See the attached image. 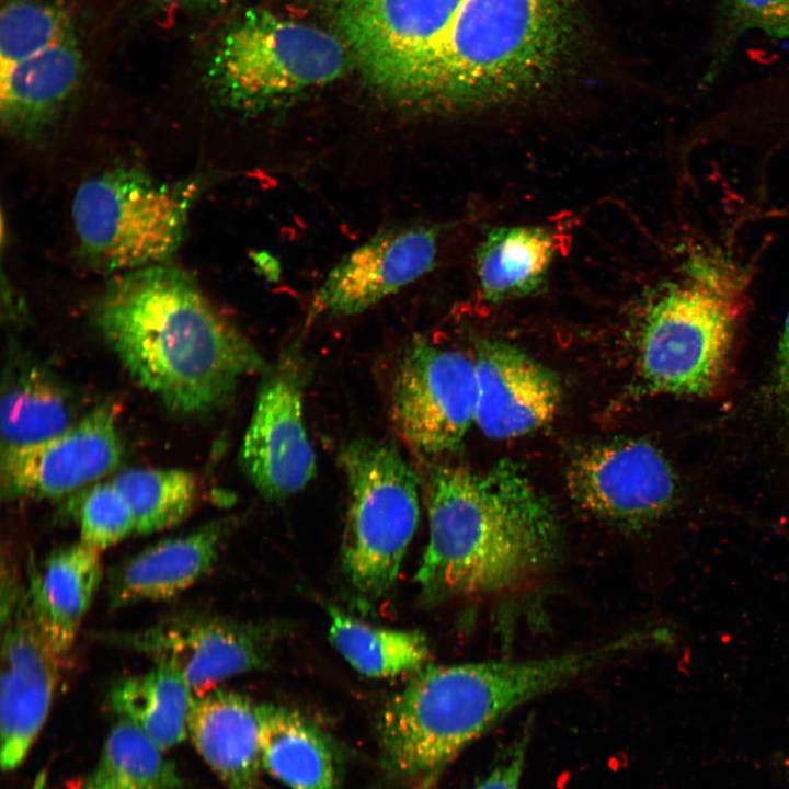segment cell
<instances>
[{"label":"cell","instance_id":"obj_16","mask_svg":"<svg viewBox=\"0 0 789 789\" xmlns=\"http://www.w3.org/2000/svg\"><path fill=\"white\" fill-rule=\"evenodd\" d=\"M436 253L437 232L430 226L379 233L333 267L311 310L333 316L363 312L427 273Z\"/></svg>","mask_w":789,"mask_h":789},{"label":"cell","instance_id":"obj_12","mask_svg":"<svg viewBox=\"0 0 789 789\" xmlns=\"http://www.w3.org/2000/svg\"><path fill=\"white\" fill-rule=\"evenodd\" d=\"M270 631L218 616L183 613L139 630L106 632L102 640L176 672L199 695L262 667L271 648Z\"/></svg>","mask_w":789,"mask_h":789},{"label":"cell","instance_id":"obj_4","mask_svg":"<svg viewBox=\"0 0 789 789\" xmlns=\"http://www.w3.org/2000/svg\"><path fill=\"white\" fill-rule=\"evenodd\" d=\"M611 641L559 655L426 665L388 704L381 763L408 789H436L448 766L515 709L617 659Z\"/></svg>","mask_w":789,"mask_h":789},{"label":"cell","instance_id":"obj_10","mask_svg":"<svg viewBox=\"0 0 789 789\" xmlns=\"http://www.w3.org/2000/svg\"><path fill=\"white\" fill-rule=\"evenodd\" d=\"M474 362L418 338L405 348L391 393L392 424L423 456L455 451L476 420Z\"/></svg>","mask_w":789,"mask_h":789},{"label":"cell","instance_id":"obj_3","mask_svg":"<svg viewBox=\"0 0 789 789\" xmlns=\"http://www.w3.org/2000/svg\"><path fill=\"white\" fill-rule=\"evenodd\" d=\"M426 500L428 541L415 582L427 602L516 590L560 552L553 508L508 459L483 472L432 467Z\"/></svg>","mask_w":789,"mask_h":789},{"label":"cell","instance_id":"obj_11","mask_svg":"<svg viewBox=\"0 0 789 789\" xmlns=\"http://www.w3.org/2000/svg\"><path fill=\"white\" fill-rule=\"evenodd\" d=\"M565 484L578 506L631 530L651 527L681 500L678 479L664 455L640 438L583 450L569 465Z\"/></svg>","mask_w":789,"mask_h":789},{"label":"cell","instance_id":"obj_31","mask_svg":"<svg viewBox=\"0 0 789 789\" xmlns=\"http://www.w3.org/2000/svg\"><path fill=\"white\" fill-rule=\"evenodd\" d=\"M774 386L779 396H789V312L779 343Z\"/></svg>","mask_w":789,"mask_h":789},{"label":"cell","instance_id":"obj_15","mask_svg":"<svg viewBox=\"0 0 789 789\" xmlns=\"http://www.w3.org/2000/svg\"><path fill=\"white\" fill-rule=\"evenodd\" d=\"M240 462L258 491L285 499L316 474V455L302 416L301 377L289 361L263 375Z\"/></svg>","mask_w":789,"mask_h":789},{"label":"cell","instance_id":"obj_30","mask_svg":"<svg viewBox=\"0 0 789 789\" xmlns=\"http://www.w3.org/2000/svg\"><path fill=\"white\" fill-rule=\"evenodd\" d=\"M736 21L777 38L789 37V0H731Z\"/></svg>","mask_w":789,"mask_h":789},{"label":"cell","instance_id":"obj_13","mask_svg":"<svg viewBox=\"0 0 789 789\" xmlns=\"http://www.w3.org/2000/svg\"><path fill=\"white\" fill-rule=\"evenodd\" d=\"M1 625L0 763L13 770L44 725L64 659L41 634L12 578L2 588Z\"/></svg>","mask_w":789,"mask_h":789},{"label":"cell","instance_id":"obj_24","mask_svg":"<svg viewBox=\"0 0 789 789\" xmlns=\"http://www.w3.org/2000/svg\"><path fill=\"white\" fill-rule=\"evenodd\" d=\"M552 232L536 227H511L491 232L476 256L484 298L500 301L526 295L544 279L557 250Z\"/></svg>","mask_w":789,"mask_h":789},{"label":"cell","instance_id":"obj_2","mask_svg":"<svg viewBox=\"0 0 789 789\" xmlns=\"http://www.w3.org/2000/svg\"><path fill=\"white\" fill-rule=\"evenodd\" d=\"M95 319L129 375L176 413L219 410L243 377L270 370L245 335L175 267L125 272L105 290Z\"/></svg>","mask_w":789,"mask_h":789},{"label":"cell","instance_id":"obj_14","mask_svg":"<svg viewBox=\"0 0 789 789\" xmlns=\"http://www.w3.org/2000/svg\"><path fill=\"white\" fill-rule=\"evenodd\" d=\"M122 456L116 411L100 405L53 439L1 450V496L7 501L65 496L113 472Z\"/></svg>","mask_w":789,"mask_h":789},{"label":"cell","instance_id":"obj_7","mask_svg":"<svg viewBox=\"0 0 789 789\" xmlns=\"http://www.w3.org/2000/svg\"><path fill=\"white\" fill-rule=\"evenodd\" d=\"M339 459L350 493L343 570L361 594L375 599L393 585L416 530L419 477L388 442L353 439Z\"/></svg>","mask_w":789,"mask_h":789},{"label":"cell","instance_id":"obj_17","mask_svg":"<svg viewBox=\"0 0 789 789\" xmlns=\"http://www.w3.org/2000/svg\"><path fill=\"white\" fill-rule=\"evenodd\" d=\"M474 422L489 438L528 434L557 414L562 392L557 376L517 347L483 341L474 358Z\"/></svg>","mask_w":789,"mask_h":789},{"label":"cell","instance_id":"obj_26","mask_svg":"<svg viewBox=\"0 0 789 789\" xmlns=\"http://www.w3.org/2000/svg\"><path fill=\"white\" fill-rule=\"evenodd\" d=\"M140 729L118 718L79 789H179L176 766Z\"/></svg>","mask_w":789,"mask_h":789},{"label":"cell","instance_id":"obj_23","mask_svg":"<svg viewBox=\"0 0 789 789\" xmlns=\"http://www.w3.org/2000/svg\"><path fill=\"white\" fill-rule=\"evenodd\" d=\"M194 693L174 671L161 666L122 677L110 691L118 718L134 723L160 750L167 751L187 735Z\"/></svg>","mask_w":789,"mask_h":789},{"label":"cell","instance_id":"obj_1","mask_svg":"<svg viewBox=\"0 0 789 789\" xmlns=\"http://www.w3.org/2000/svg\"><path fill=\"white\" fill-rule=\"evenodd\" d=\"M335 18L370 87L438 112L540 91L559 70L571 31L564 0H338Z\"/></svg>","mask_w":789,"mask_h":789},{"label":"cell","instance_id":"obj_6","mask_svg":"<svg viewBox=\"0 0 789 789\" xmlns=\"http://www.w3.org/2000/svg\"><path fill=\"white\" fill-rule=\"evenodd\" d=\"M350 61L344 42L327 31L250 11L220 38L208 77L230 107L262 111L336 80Z\"/></svg>","mask_w":789,"mask_h":789},{"label":"cell","instance_id":"obj_18","mask_svg":"<svg viewBox=\"0 0 789 789\" xmlns=\"http://www.w3.org/2000/svg\"><path fill=\"white\" fill-rule=\"evenodd\" d=\"M229 528L227 521H213L121 561L107 574L111 607L169 599L193 586L217 562Z\"/></svg>","mask_w":789,"mask_h":789},{"label":"cell","instance_id":"obj_28","mask_svg":"<svg viewBox=\"0 0 789 789\" xmlns=\"http://www.w3.org/2000/svg\"><path fill=\"white\" fill-rule=\"evenodd\" d=\"M78 519L79 541L100 553L135 534L132 510L111 480L96 483L83 493Z\"/></svg>","mask_w":789,"mask_h":789},{"label":"cell","instance_id":"obj_21","mask_svg":"<svg viewBox=\"0 0 789 789\" xmlns=\"http://www.w3.org/2000/svg\"><path fill=\"white\" fill-rule=\"evenodd\" d=\"M1 450L37 445L70 430L80 419L69 391L42 366L15 353L1 390Z\"/></svg>","mask_w":789,"mask_h":789},{"label":"cell","instance_id":"obj_5","mask_svg":"<svg viewBox=\"0 0 789 789\" xmlns=\"http://www.w3.org/2000/svg\"><path fill=\"white\" fill-rule=\"evenodd\" d=\"M745 301V279L718 255L693 258L647 311L639 368L659 393L702 396L721 381Z\"/></svg>","mask_w":789,"mask_h":789},{"label":"cell","instance_id":"obj_32","mask_svg":"<svg viewBox=\"0 0 789 789\" xmlns=\"http://www.w3.org/2000/svg\"><path fill=\"white\" fill-rule=\"evenodd\" d=\"M169 3L184 9H208L227 3L230 0H167Z\"/></svg>","mask_w":789,"mask_h":789},{"label":"cell","instance_id":"obj_8","mask_svg":"<svg viewBox=\"0 0 789 789\" xmlns=\"http://www.w3.org/2000/svg\"><path fill=\"white\" fill-rule=\"evenodd\" d=\"M194 195L133 170L90 178L72 201V221L84 255L105 271L163 264L180 247Z\"/></svg>","mask_w":789,"mask_h":789},{"label":"cell","instance_id":"obj_27","mask_svg":"<svg viewBox=\"0 0 789 789\" xmlns=\"http://www.w3.org/2000/svg\"><path fill=\"white\" fill-rule=\"evenodd\" d=\"M126 499L135 533L150 535L182 523L198 498L195 476L183 469L130 468L111 479Z\"/></svg>","mask_w":789,"mask_h":789},{"label":"cell","instance_id":"obj_9","mask_svg":"<svg viewBox=\"0 0 789 789\" xmlns=\"http://www.w3.org/2000/svg\"><path fill=\"white\" fill-rule=\"evenodd\" d=\"M0 114L11 134L44 128L79 84L83 57L70 19L48 0H9L0 15Z\"/></svg>","mask_w":789,"mask_h":789},{"label":"cell","instance_id":"obj_22","mask_svg":"<svg viewBox=\"0 0 789 789\" xmlns=\"http://www.w3.org/2000/svg\"><path fill=\"white\" fill-rule=\"evenodd\" d=\"M261 763L290 789H340L339 764L331 739L294 709L258 705Z\"/></svg>","mask_w":789,"mask_h":789},{"label":"cell","instance_id":"obj_25","mask_svg":"<svg viewBox=\"0 0 789 789\" xmlns=\"http://www.w3.org/2000/svg\"><path fill=\"white\" fill-rule=\"evenodd\" d=\"M328 614L330 641L359 674L389 678L427 665L430 647L422 633L375 627L333 606Z\"/></svg>","mask_w":789,"mask_h":789},{"label":"cell","instance_id":"obj_29","mask_svg":"<svg viewBox=\"0 0 789 789\" xmlns=\"http://www.w3.org/2000/svg\"><path fill=\"white\" fill-rule=\"evenodd\" d=\"M530 734L524 729L494 757L489 769L474 781L471 789H519Z\"/></svg>","mask_w":789,"mask_h":789},{"label":"cell","instance_id":"obj_19","mask_svg":"<svg viewBox=\"0 0 789 789\" xmlns=\"http://www.w3.org/2000/svg\"><path fill=\"white\" fill-rule=\"evenodd\" d=\"M102 575L100 552L81 541L53 550L38 568H31L25 591L31 616L61 659L72 649Z\"/></svg>","mask_w":789,"mask_h":789},{"label":"cell","instance_id":"obj_20","mask_svg":"<svg viewBox=\"0 0 789 789\" xmlns=\"http://www.w3.org/2000/svg\"><path fill=\"white\" fill-rule=\"evenodd\" d=\"M258 705L214 688L195 695L187 731L226 789H258L261 763Z\"/></svg>","mask_w":789,"mask_h":789}]
</instances>
